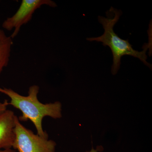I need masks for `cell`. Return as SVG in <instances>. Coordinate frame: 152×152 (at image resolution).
Wrapping results in <instances>:
<instances>
[{
  "label": "cell",
  "instance_id": "52a82bcc",
  "mask_svg": "<svg viewBox=\"0 0 152 152\" xmlns=\"http://www.w3.org/2000/svg\"><path fill=\"white\" fill-rule=\"evenodd\" d=\"M8 105V102L7 100H5L3 102H0V115L7 110V107Z\"/></svg>",
  "mask_w": 152,
  "mask_h": 152
},
{
  "label": "cell",
  "instance_id": "8992f818",
  "mask_svg": "<svg viewBox=\"0 0 152 152\" xmlns=\"http://www.w3.org/2000/svg\"><path fill=\"white\" fill-rule=\"evenodd\" d=\"M13 39L0 29V75L4 68L9 64Z\"/></svg>",
  "mask_w": 152,
  "mask_h": 152
},
{
  "label": "cell",
  "instance_id": "277c9868",
  "mask_svg": "<svg viewBox=\"0 0 152 152\" xmlns=\"http://www.w3.org/2000/svg\"><path fill=\"white\" fill-rule=\"evenodd\" d=\"M43 5L55 7L56 4L50 0H23L15 13L3 22L2 27L7 31L13 30L10 36L13 39L18 35L22 26L31 20L34 12Z\"/></svg>",
  "mask_w": 152,
  "mask_h": 152
},
{
  "label": "cell",
  "instance_id": "6da1fadb",
  "mask_svg": "<svg viewBox=\"0 0 152 152\" xmlns=\"http://www.w3.org/2000/svg\"><path fill=\"white\" fill-rule=\"evenodd\" d=\"M39 88L37 85L30 87L28 96H23L10 88H0V93L9 97L8 105L20 110L22 115L18 118L20 121H29L35 127L37 134L41 137L48 138V133L42 127V120L48 116L53 119L62 117V104L59 102L44 104L39 101L38 94Z\"/></svg>",
  "mask_w": 152,
  "mask_h": 152
},
{
  "label": "cell",
  "instance_id": "5b68a950",
  "mask_svg": "<svg viewBox=\"0 0 152 152\" xmlns=\"http://www.w3.org/2000/svg\"><path fill=\"white\" fill-rule=\"evenodd\" d=\"M13 111L7 110L0 115V150L11 149L15 139V119Z\"/></svg>",
  "mask_w": 152,
  "mask_h": 152
},
{
  "label": "cell",
  "instance_id": "3957f363",
  "mask_svg": "<svg viewBox=\"0 0 152 152\" xmlns=\"http://www.w3.org/2000/svg\"><path fill=\"white\" fill-rule=\"evenodd\" d=\"M15 133L12 148L19 152H56V143L54 141L36 134L22 125L17 116Z\"/></svg>",
  "mask_w": 152,
  "mask_h": 152
},
{
  "label": "cell",
  "instance_id": "ba28073f",
  "mask_svg": "<svg viewBox=\"0 0 152 152\" xmlns=\"http://www.w3.org/2000/svg\"><path fill=\"white\" fill-rule=\"evenodd\" d=\"M0 152H15V151L12 149H9L0 150Z\"/></svg>",
  "mask_w": 152,
  "mask_h": 152
},
{
  "label": "cell",
  "instance_id": "9c48e42d",
  "mask_svg": "<svg viewBox=\"0 0 152 152\" xmlns=\"http://www.w3.org/2000/svg\"><path fill=\"white\" fill-rule=\"evenodd\" d=\"M101 148H100V147L96 149H94V148H92L90 151H87L86 152H98L99 151H100Z\"/></svg>",
  "mask_w": 152,
  "mask_h": 152
},
{
  "label": "cell",
  "instance_id": "7a4b0ae2",
  "mask_svg": "<svg viewBox=\"0 0 152 152\" xmlns=\"http://www.w3.org/2000/svg\"><path fill=\"white\" fill-rule=\"evenodd\" d=\"M122 14L121 11L120 10L111 7L106 12L107 18L99 16V21L102 25L104 30L103 34L97 37L87 38V40L101 42L104 46L109 47L110 48L113 56L111 71L113 75L116 74L119 69L121 59L125 55L138 58L146 66L151 69V65L147 62L148 57L146 55L148 49H151V42L146 44V45L143 47L144 49L142 51H138L133 48L132 46L129 43V40L122 39L114 32V26L119 20Z\"/></svg>",
  "mask_w": 152,
  "mask_h": 152
}]
</instances>
